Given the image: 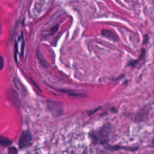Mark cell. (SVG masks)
<instances>
[{
    "label": "cell",
    "mask_w": 154,
    "mask_h": 154,
    "mask_svg": "<svg viewBox=\"0 0 154 154\" xmlns=\"http://www.w3.org/2000/svg\"><path fill=\"white\" fill-rule=\"evenodd\" d=\"M4 68V58L2 57V69Z\"/></svg>",
    "instance_id": "cell-6"
},
{
    "label": "cell",
    "mask_w": 154,
    "mask_h": 154,
    "mask_svg": "<svg viewBox=\"0 0 154 154\" xmlns=\"http://www.w3.org/2000/svg\"><path fill=\"white\" fill-rule=\"evenodd\" d=\"M8 154H17V149L14 147H11L8 150Z\"/></svg>",
    "instance_id": "cell-5"
},
{
    "label": "cell",
    "mask_w": 154,
    "mask_h": 154,
    "mask_svg": "<svg viewBox=\"0 0 154 154\" xmlns=\"http://www.w3.org/2000/svg\"><path fill=\"white\" fill-rule=\"evenodd\" d=\"M32 141V136L29 131H23L21 134L19 139V147L20 149L26 148L31 146Z\"/></svg>",
    "instance_id": "cell-2"
},
{
    "label": "cell",
    "mask_w": 154,
    "mask_h": 154,
    "mask_svg": "<svg viewBox=\"0 0 154 154\" xmlns=\"http://www.w3.org/2000/svg\"><path fill=\"white\" fill-rule=\"evenodd\" d=\"M102 35L105 36V37L108 38V39H111V40L113 41H117L118 39V37H117V35L114 32H113L111 30H107V29H103L102 31Z\"/></svg>",
    "instance_id": "cell-3"
},
{
    "label": "cell",
    "mask_w": 154,
    "mask_h": 154,
    "mask_svg": "<svg viewBox=\"0 0 154 154\" xmlns=\"http://www.w3.org/2000/svg\"><path fill=\"white\" fill-rule=\"evenodd\" d=\"M153 145H154V138H153Z\"/></svg>",
    "instance_id": "cell-7"
},
{
    "label": "cell",
    "mask_w": 154,
    "mask_h": 154,
    "mask_svg": "<svg viewBox=\"0 0 154 154\" xmlns=\"http://www.w3.org/2000/svg\"><path fill=\"white\" fill-rule=\"evenodd\" d=\"M0 143H1V145L2 146V147H7V146L11 145V144H12V141H11L9 138H5V137L2 136L1 141H0Z\"/></svg>",
    "instance_id": "cell-4"
},
{
    "label": "cell",
    "mask_w": 154,
    "mask_h": 154,
    "mask_svg": "<svg viewBox=\"0 0 154 154\" xmlns=\"http://www.w3.org/2000/svg\"><path fill=\"white\" fill-rule=\"evenodd\" d=\"M90 135L95 144H105L109 139V129L104 126L99 130L93 132Z\"/></svg>",
    "instance_id": "cell-1"
}]
</instances>
